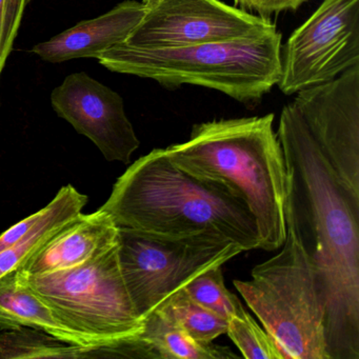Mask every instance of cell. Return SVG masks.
<instances>
[{
    "label": "cell",
    "mask_w": 359,
    "mask_h": 359,
    "mask_svg": "<svg viewBox=\"0 0 359 359\" xmlns=\"http://www.w3.org/2000/svg\"><path fill=\"white\" fill-rule=\"evenodd\" d=\"M277 137L287 171L285 218L308 255L325 306L329 359H359V198L313 140L293 104Z\"/></svg>",
    "instance_id": "6da1fadb"
},
{
    "label": "cell",
    "mask_w": 359,
    "mask_h": 359,
    "mask_svg": "<svg viewBox=\"0 0 359 359\" xmlns=\"http://www.w3.org/2000/svg\"><path fill=\"white\" fill-rule=\"evenodd\" d=\"M100 209L118 228L180 238L219 235L259 249L255 218L226 187L201 180L175 165L165 149L140 157L121 176Z\"/></svg>",
    "instance_id": "7a4b0ae2"
},
{
    "label": "cell",
    "mask_w": 359,
    "mask_h": 359,
    "mask_svg": "<svg viewBox=\"0 0 359 359\" xmlns=\"http://www.w3.org/2000/svg\"><path fill=\"white\" fill-rule=\"evenodd\" d=\"M274 114L219 119L193 126L190 138L165 149L177 167L217 182L255 218L259 249H280L287 236V171Z\"/></svg>",
    "instance_id": "3957f363"
},
{
    "label": "cell",
    "mask_w": 359,
    "mask_h": 359,
    "mask_svg": "<svg viewBox=\"0 0 359 359\" xmlns=\"http://www.w3.org/2000/svg\"><path fill=\"white\" fill-rule=\"evenodd\" d=\"M97 60L112 72L153 79L163 87L199 86L252 104L278 85L281 34L274 31L236 41L165 49H135L121 43Z\"/></svg>",
    "instance_id": "277c9868"
},
{
    "label": "cell",
    "mask_w": 359,
    "mask_h": 359,
    "mask_svg": "<svg viewBox=\"0 0 359 359\" xmlns=\"http://www.w3.org/2000/svg\"><path fill=\"white\" fill-rule=\"evenodd\" d=\"M280 251L255 266L249 280H234L283 359H329L325 306L316 273L294 233Z\"/></svg>",
    "instance_id": "5b68a950"
},
{
    "label": "cell",
    "mask_w": 359,
    "mask_h": 359,
    "mask_svg": "<svg viewBox=\"0 0 359 359\" xmlns=\"http://www.w3.org/2000/svg\"><path fill=\"white\" fill-rule=\"evenodd\" d=\"M20 273L67 325L100 346L133 339L144 329L121 274L118 243L68 270L45 275Z\"/></svg>",
    "instance_id": "8992f818"
},
{
    "label": "cell",
    "mask_w": 359,
    "mask_h": 359,
    "mask_svg": "<svg viewBox=\"0 0 359 359\" xmlns=\"http://www.w3.org/2000/svg\"><path fill=\"white\" fill-rule=\"evenodd\" d=\"M243 249L219 235L169 238L118 228V257L128 293L144 320L207 269L224 264Z\"/></svg>",
    "instance_id": "52a82bcc"
},
{
    "label": "cell",
    "mask_w": 359,
    "mask_h": 359,
    "mask_svg": "<svg viewBox=\"0 0 359 359\" xmlns=\"http://www.w3.org/2000/svg\"><path fill=\"white\" fill-rule=\"evenodd\" d=\"M359 65V0H323L281 52L285 95L321 85Z\"/></svg>",
    "instance_id": "ba28073f"
},
{
    "label": "cell",
    "mask_w": 359,
    "mask_h": 359,
    "mask_svg": "<svg viewBox=\"0 0 359 359\" xmlns=\"http://www.w3.org/2000/svg\"><path fill=\"white\" fill-rule=\"evenodd\" d=\"M274 31L276 26L270 20L219 0H161L147 8L144 18L123 43L135 49H165L236 41Z\"/></svg>",
    "instance_id": "9c48e42d"
},
{
    "label": "cell",
    "mask_w": 359,
    "mask_h": 359,
    "mask_svg": "<svg viewBox=\"0 0 359 359\" xmlns=\"http://www.w3.org/2000/svg\"><path fill=\"white\" fill-rule=\"evenodd\" d=\"M346 190L359 198V65L292 102Z\"/></svg>",
    "instance_id": "30bf717a"
},
{
    "label": "cell",
    "mask_w": 359,
    "mask_h": 359,
    "mask_svg": "<svg viewBox=\"0 0 359 359\" xmlns=\"http://www.w3.org/2000/svg\"><path fill=\"white\" fill-rule=\"evenodd\" d=\"M51 102L58 116L89 138L107 161L128 165L140 148L121 96L86 73L67 76L52 92Z\"/></svg>",
    "instance_id": "8fae6325"
},
{
    "label": "cell",
    "mask_w": 359,
    "mask_h": 359,
    "mask_svg": "<svg viewBox=\"0 0 359 359\" xmlns=\"http://www.w3.org/2000/svg\"><path fill=\"white\" fill-rule=\"evenodd\" d=\"M118 243V226L102 209L69 220L20 269L27 275H45L81 266Z\"/></svg>",
    "instance_id": "7c38bea8"
},
{
    "label": "cell",
    "mask_w": 359,
    "mask_h": 359,
    "mask_svg": "<svg viewBox=\"0 0 359 359\" xmlns=\"http://www.w3.org/2000/svg\"><path fill=\"white\" fill-rule=\"evenodd\" d=\"M146 12L144 4L126 0L100 18L79 22L50 41L39 43L32 52L53 64L75 58L97 60L104 52L125 43Z\"/></svg>",
    "instance_id": "4fadbf2b"
},
{
    "label": "cell",
    "mask_w": 359,
    "mask_h": 359,
    "mask_svg": "<svg viewBox=\"0 0 359 359\" xmlns=\"http://www.w3.org/2000/svg\"><path fill=\"white\" fill-rule=\"evenodd\" d=\"M0 327L41 330L62 341L81 346H97L93 340L67 325L20 275L14 271L0 278Z\"/></svg>",
    "instance_id": "5bb4252c"
},
{
    "label": "cell",
    "mask_w": 359,
    "mask_h": 359,
    "mask_svg": "<svg viewBox=\"0 0 359 359\" xmlns=\"http://www.w3.org/2000/svg\"><path fill=\"white\" fill-rule=\"evenodd\" d=\"M146 358L226 359L237 357L226 346L203 344L191 337L163 311H155L144 319L138 335Z\"/></svg>",
    "instance_id": "9a60e30c"
},
{
    "label": "cell",
    "mask_w": 359,
    "mask_h": 359,
    "mask_svg": "<svg viewBox=\"0 0 359 359\" xmlns=\"http://www.w3.org/2000/svg\"><path fill=\"white\" fill-rule=\"evenodd\" d=\"M87 203V195L81 194L71 184L60 189L47 205V214L43 220L24 238L0 251V278L20 270L54 233L81 213Z\"/></svg>",
    "instance_id": "2e32d148"
},
{
    "label": "cell",
    "mask_w": 359,
    "mask_h": 359,
    "mask_svg": "<svg viewBox=\"0 0 359 359\" xmlns=\"http://www.w3.org/2000/svg\"><path fill=\"white\" fill-rule=\"evenodd\" d=\"M92 348L68 344L31 327L5 330L0 333V359L88 358Z\"/></svg>",
    "instance_id": "e0dca14e"
},
{
    "label": "cell",
    "mask_w": 359,
    "mask_h": 359,
    "mask_svg": "<svg viewBox=\"0 0 359 359\" xmlns=\"http://www.w3.org/2000/svg\"><path fill=\"white\" fill-rule=\"evenodd\" d=\"M191 337L203 344H210L226 334L228 320L201 304H197L184 287L170 297L161 309Z\"/></svg>",
    "instance_id": "ac0fdd59"
},
{
    "label": "cell",
    "mask_w": 359,
    "mask_h": 359,
    "mask_svg": "<svg viewBox=\"0 0 359 359\" xmlns=\"http://www.w3.org/2000/svg\"><path fill=\"white\" fill-rule=\"evenodd\" d=\"M222 266H214L191 279L184 289L197 304L210 309L226 320L234 316H243L247 311L235 294L224 285Z\"/></svg>",
    "instance_id": "d6986e66"
},
{
    "label": "cell",
    "mask_w": 359,
    "mask_h": 359,
    "mask_svg": "<svg viewBox=\"0 0 359 359\" xmlns=\"http://www.w3.org/2000/svg\"><path fill=\"white\" fill-rule=\"evenodd\" d=\"M226 335L245 358L283 359L276 342L249 313L243 316L231 317Z\"/></svg>",
    "instance_id": "ffe728a7"
},
{
    "label": "cell",
    "mask_w": 359,
    "mask_h": 359,
    "mask_svg": "<svg viewBox=\"0 0 359 359\" xmlns=\"http://www.w3.org/2000/svg\"><path fill=\"white\" fill-rule=\"evenodd\" d=\"M30 0H0V75L11 53Z\"/></svg>",
    "instance_id": "44dd1931"
},
{
    "label": "cell",
    "mask_w": 359,
    "mask_h": 359,
    "mask_svg": "<svg viewBox=\"0 0 359 359\" xmlns=\"http://www.w3.org/2000/svg\"><path fill=\"white\" fill-rule=\"evenodd\" d=\"M306 0H234L235 6H238L245 11H254L260 18L270 20L274 14L285 11H296Z\"/></svg>",
    "instance_id": "7402d4cb"
},
{
    "label": "cell",
    "mask_w": 359,
    "mask_h": 359,
    "mask_svg": "<svg viewBox=\"0 0 359 359\" xmlns=\"http://www.w3.org/2000/svg\"><path fill=\"white\" fill-rule=\"evenodd\" d=\"M48 207L46 205L43 209L39 210L36 213L28 216V217L22 219L18 224H14L11 228L0 235V251L11 247L14 243L24 238L29 232L33 230L39 222L43 220L47 214Z\"/></svg>",
    "instance_id": "603a6c76"
},
{
    "label": "cell",
    "mask_w": 359,
    "mask_h": 359,
    "mask_svg": "<svg viewBox=\"0 0 359 359\" xmlns=\"http://www.w3.org/2000/svg\"><path fill=\"white\" fill-rule=\"evenodd\" d=\"M161 0H142V4L146 6L147 8L152 7V6L156 5Z\"/></svg>",
    "instance_id": "cb8c5ba5"
}]
</instances>
